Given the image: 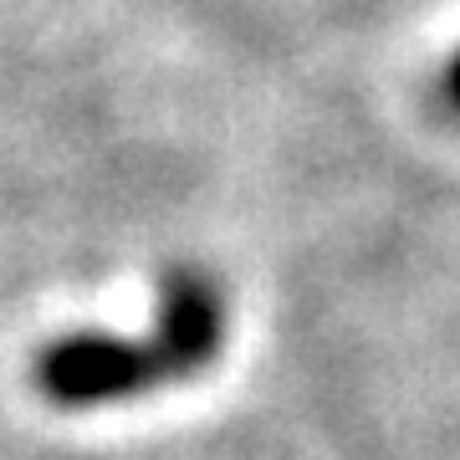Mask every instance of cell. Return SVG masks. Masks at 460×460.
Here are the masks:
<instances>
[{
  "mask_svg": "<svg viewBox=\"0 0 460 460\" xmlns=\"http://www.w3.org/2000/svg\"><path fill=\"white\" fill-rule=\"evenodd\" d=\"M445 98L456 102V113H460V57L450 62V72H445Z\"/></svg>",
  "mask_w": 460,
  "mask_h": 460,
  "instance_id": "cell-2",
  "label": "cell"
},
{
  "mask_svg": "<svg viewBox=\"0 0 460 460\" xmlns=\"http://www.w3.org/2000/svg\"><path fill=\"white\" fill-rule=\"evenodd\" d=\"M220 348V296L210 281H174L159 323L144 338H108L87 332L51 348L41 358V389L62 404H102V399H133L154 384L195 374Z\"/></svg>",
  "mask_w": 460,
  "mask_h": 460,
  "instance_id": "cell-1",
  "label": "cell"
}]
</instances>
